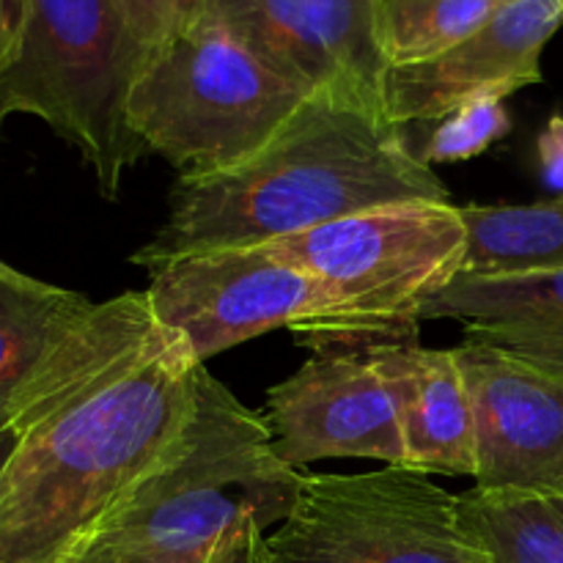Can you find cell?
Returning <instances> with one entry per match:
<instances>
[{
  "mask_svg": "<svg viewBox=\"0 0 563 563\" xmlns=\"http://www.w3.org/2000/svg\"><path fill=\"white\" fill-rule=\"evenodd\" d=\"M154 317L198 363L273 330L313 350L335 346L344 311L333 291L267 245L192 253L148 269Z\"/></svg>",
  "mask_w": 563,
  "mask_h": 563,
  "instance_id": "ba28073f",
  "label": "cell"
},
{
  "mask_svg": "<svg viewBox=\"0 0 563 563\" xmlns=\"http://www.w3.org/2000/svg\"><path fill=\"white\" fill-rule=\"evenodd\" d=\"M146 60L119 0H33L22 36L0 53V115L44 121L113 201L146 154L126 121Z\"/></svg>",
  "mask_w": 563,
  "mask_h": 563,
  "instance_id": "277c9868",
  "label": "cell"
},
{
  "mask_svg": "<svg viewBox=\"0 0 563 563\" xmlns=\"http://www.w3.org/2000/svg\"><path fill=\"white\" fill-rule=\"evenodd\" d=\"M476 423V487L563 493V374L465 335L454 346Z\"/></svg>",
  "mask_w": 563,
  "mask_h": 563,
  "instance_id": "8fae6325",
  "label": "cell"
},
{
  "mask_svg": "<svg viewBox=\"0 0 563 563\" xmlns=\"http://www.w3.org/2000/svg\"><path fill=\"white\" fill-rule=\"evenodd\" d=\"M563 25V0H509L493 20L456 47L388 66L385 113L396 126L440 121L482 97L506 99L542 82V49Z\"/></svg>",
  "mask_w": 563,
  "mask_h": 563,
  "instance_id": "7c38bea8",
  "label": "cell"
},
{
  "mask_svg": "<svg viewBox=\"0 0 563 563\" xmlns=\"http://www.w3.org/2000/svg\"><path fill=\"white\" fill-rule=\"evenodd\" d=\"M506 99L482 97L462 104L451 115L440 119L438 130L429 135L421 159L427 165L460 163V159L478 157L493 143L511 132V115L506 110Z\"/></svg>",
  "mask_w": 563,
  "mask_h": 563,
  "instance_id": "ffe728a7",
  "label": "cell"
},
{
  "mask_svg": "<svg viewBox=\"0 0 563 563\" xmlns=\"http://www.w3.org/2000/svg\"><path fill=\"white\" fill-rule=\"evenodd\" d=\"M539 168L550 192L563 196V115L555 113L539 135Z\"/></svg>",
  "mask_w": 563,
  "mask_h": 563,
  "instance_id": "7402d4cb",
  "label": "cell"
},
{
  "mask_svg": "<svg viewBox=\"0 0 563 563\" xmlns=\"http://www.w3.org/2000/svg\"><path fill=\"white\" fill-rule=\"evenodd\" d=\"M262 563H495L460 515V495L427 473L383 467L306 476Z\"/></svg>",
  "mask_w": 563,
  "mask_h": 563,
  "instance_id": "52a82bcc",
  "label": "cell"
},
{
  "mask_svg": "<svg viewBox=\"0 0 563 563\" xmlns=\"http://www.w3.org/2000/svg\"><path fill=\"white\" fill-rule=\"evenodd\" d=\"M467 275L563 269V196L539 203L462 207Z\"/></svg>",
  "mask_w": 563,
  "mask_h": 563,
  "instance_id": "e0dca14e",
  "label": "cell"
},
{
  "mask_svg": "<svg viewBox=\"0 0 563 563\" xmlns=\"http://www.w3.org/2000/svg\"><path fill=\"white\" fill-rule=\"evenodd\" d=\"M401 201H449V187L388 115L319 91L245 163L179 176L168 218L132 264L152 269L192 253L269 245Z\"/></svg>",
  "mask_w": 563,
  "mask_h": 563,
  "instance_id": "6da1fadb",
  "label": "cell"
},
{
  "mask_svg": "<svg viewBox=\"0 0 563 563\" xmlns=\"http://www.w3.org/2000/svg\"><path fill=\"white\" fill-rule=\"evenodd\" d=\"M460 515L495 563H563V493L473 487Z\"/></svg>",
  "mask_w": 563,
  "mask_h": 563,
  "instance_id": "ac0fdd59",
  "label": "cell"
},
{
  "mask_svg": "<svg viewBox=\"0 0 563 563\" xmlns=\"http://www.w3.org/2000/svg\"><path fill=\"white\" fill-rule=\"evenodd\" d=\"M308 97L203 14L148 55L126 121L146 154L168 159L179 176H207L267 146Z\"/></svg>",
  "mask_w": 563,
  "mask_h": 563,
  "instance_id": "5b68a950",
  "label": "cell"
},
{
  "mask_svg": "<svg viewBox=\"0 0 563 563\" xmlns=\"http://www.w3.org/2000/svg\"><path fill=\"white\" fill-rule=\"evenodd\" d=\"M201 363L176 335L0 445V563H69L170 460Z\"/></svg>",
  "mask_w": 563,
  "mask_h": 563,
  "instance_id": "7a4b0ae2",
  "label": "cell"
},
{
  "mask_svg": "<svg viewBox=\"0 0 563 563\" xmlns=\"http://www.w3.org/2000/svg\"><path fill=\"white\" fill-rule=\"evenodd\" d=\"M33 0H0V53L11 49L31 20Z\"/></svg>",
  "mask_w": 563,
  "mask_h": 563,
  "instance_id": "cb8c5ba5",
  "label": "cell"
},
{
  "mask_svg": "<svg viewBox=\"0 0 563 563\" xmlns=\"http://www.w3.org/2000/svg\"><path fill=\"white\" fill-rule=\"evenodd\" d=\"M97 308L80 291L0 264V401L9 399Z\"/></svg>",
  "mask_w": 563,
  "mask_h": 563,
  "instance_id": "2e32d148",
  "label": "cell"
},
{
  "mask_svg": "<svg viewBox=\"0 0 563 563\" xmlns=\"http://www.w3.org/2000/svg\"><path fill=\"white\" fill-rule=\"evenodd\" d=\"M423 319H462L465 335L563 374V269L462 273L449 289L423 302Z\"/></svg>",
  "mask_w": 563,
  "mask_h": 563,
  "instance_id": "9a60e30c",
  "label": "cell"
},
{
  "mask_svg": "<svg viewBox=\"0 0 563 563\" xmlns=\"http://www.w3.org/2000/svg\"><path fill=\"white\" fill-rule=\"evenodd\" d=\"M165 339L168 330L154 317L146 291H124L97 302L86 322L77 324L58 350L0 401V445L22 438L66 401L97 388L132 361L157 350Z\"/></svg>",
  "mask_w": 563,
  "mask_h": 563,
  "instance_id": "4fadbf2b",
  "label": "cell"
},
{
  "mask_svg": "<svg viewBox=\"0 0 563 563\" xmlns=\"http://www.w3.org/2000/svg\"><path fill=\"white\" fill-rule=\"evenodd\" d=\"M302 478L275 454L267 418L242 405L201 363L196 412L179 449L71 561L93 553L207 555L247 520L280 526Z\"/></svg>",
  "mask_w": 563,
  "mask_h": 563,
  "instance_id": "3957f363",
  "label": "cell"
},
{
  "mask_svg": "<svg viewBox=\"0 0 563 563\" xmlns=\"http://www.w3.org/2000/svg\"><path fill=\"white\" fill-rule=\"evenodd\" d=\"M269 251L322 280L344 311L335 346L416 339L421 306L467 267V225L451 201H401L366 209Z\"/></svg>",
  "mask_w": 563,
  "mask_h": 563,
  "instance_id": "8992f818",
  "label": "cell"
},
{
  "mask_svg": "<svg viewBox=\"0 0 563 563\" xmlns=\"http://www.w3.org/2000/svg\"><path fill=\"white\" fill-rule=\"evenodd\" d=\"M262 544L264 528L256 520H247L214 548L207 563H262Z\"/></svg>",
  "mask_w": 563,
  "mask_h": 563,
  "instance_id": "603a6c76",
  "label": "cell"
},
{
  "mask_svg": "<svg viewBox=\"0 0 563 563\" xmlns=\"http://www.w3.org/2000/svg\"><path fill=\"white\" fill-rule=\"evenodd\" d=\"M394 396L412 471L476 478V423L465 372L454 350L416 339L361 346Z\"/></svg>",
  "mask_w": 563,
  "mask_h": 563,
  "instance_id": "5bb4252c",
  "label": "cell"
},
{
  "mask_svg": "<svg viewBox=\"0 0 563 563\" xmlns=\"http://www.w3.org/2000/svg\"><path fill=\"white\" fill-rule=\"evenodd\" d=\"M275 454L291 467L319 460H377L410 467L394 396L366 352L317 350L267 394ZM412 471V467H410Z\"/></svg>",
  "mask_w": 563,
  "mask_h": 563,
  "instance_id": "30bf717a",
  "label": "cell"
},
{
  "mask_svg": "<svg viewBox=\"0 0 563 563\" xmlns=\"http://www.w3.org/2000/svg\"><path fill=\"white\" fill-rule=\"evenodd\" d=\"M137 44L148 55L198 25L209 0H119Z\"/></svg>",
  "mask_w": 563,
  "mask_h": 563,
  "instance_id": "44dd1931",
  "label": "cell"
},
{
  "mask_svg": "<svg viewBox=\"0 0 563 563\" xmlns=\"http://www.w3.org/2000/svg\"><path fill=\"white\" fill-rule=\"evenodd\" d=\"M509 0H374L377 42L388 66L421 64L487 25Z\"/></svg>",
  "mask_w": 563,
  "mask_h": 563,
  "instance_id": "d6986e66",
  "label": "cell"
},
{
  "mask_svg": "<svg viewBox=\"0 0 563 563\" xmlns=\"http://www.w3.org/2000/svg\"><path fill=\"white\" fill-rule=\"evenodd\" d=\"M207 14L302 91L339 93L385 113L388 60L374 0H209Z\"/></svg>",
  "mask_w": 563,
  "mask_h": 563,
  "instance_id": "9c48e42d",
  "label": "cell"
}]
</instances>
